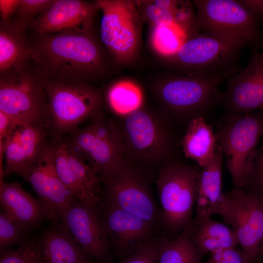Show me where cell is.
<instances>
[{
  "instance_id": "cell-1",
  "label": "cell",
  "mask_w": 263,
  "mask_h": 263,
  "mask_svg": "<svg viewBox=\"0 0 263 263\" xmlns=\"http://www.w3.org/2000/svg\"><path fill=\"white\" fill-rule=\"evenodd\" d=\"M29 60L39 78L73 84H87L103 68L98 45L90 33L80 32L38 36Z\"/></svg>"
},
{
  "instance_id": "cell-2",
  "label": "cell",
  "mask_w": 263,
  "mask_h": 263,
  "mask_svg": "<svg viewBox=\"0 0 263 263\" xmlns=\"http://www.w3.org/2000/svg\"><path fill=\"white\" fill-rule=\"evenodd\" d=\"M115 123L124 155L152 169L179 158V140L174 124L162 113L140 107Z\"/></svg>"
},
{
  "instance_id": "cell-3",
  "label": "cell",
  "mask_w": 263,
  "mask_h": 263,
  "mask_svg": "<svg viewBox=\"0 0 263 263\" xmlns=\"http://www.w3.org/2000/svg\"><path fill=\"white\" fill-rule=\"evenodd\" d=\"M230 75L180 74L167 77L157 89L161 113L174 125L186 127L194 119H206L221 106L223 92L219 87Z\"/></svg>"
},
{
  "instance_id": "cell-4",
  "label": "cell",
  "mask_w": 263,
  "mask_h": 263,
  "mask_svg": "<svg viewBox=\"0 0 263 263\" xmlns=\"http://www.w3.org/2000/svg\"><path fill=\"white\" fill-rule=\"evenodd\" d=\"M153 170L124 155L109 173L100 177L101 202L144 219L164 234L161 208L152 192Z\"/></svg>"
},
{
  "instance_id": "cell-5",
  "label": "cell",
  "mask_w": 263,
  "mask_h": 263,
  "mask_svg": "<svg viewBox=\"0 0 263 263\" xmlns=\"http://www.w3.org/2000/svg\"><path fill=\"white\" fill-rule=\"evenodd\" d=\"M202 168L179 158L162 166L155 183L159 197L164 234L178 235L192 221L197 184Z\"/></svg>"
},
{
  "instance_id": "cell-6",
  "label": "cell",
  "mask_w": 263,
  "mask_h": 263,
  "mask_svg": "<svg viewBox=\"0 0 263 263\" xmlns=\"http://www.w3.org/2000/svg\"><path fill=\"white\" fill-rule=\"evenodd\" d=\"M215 133L218 145L226 158L233 188H242L263 137V111L225 113L217 120Z\"/></svg>"
},
{
  "instance_id": "cell-7",
  "label": "cell",
  "mask_w": 263,
  "mask_h": 263,
  "mask_svg": "<svg viewBox=\"0 0 263 263\" xmlns=\"http://www.w3.org/2000/svg\"><path fill=\"white\" fill-rule=\"evenodd\" d=\"M193 3L199 32L243 48L263 40V24L239 0H195Z\"/></svg>"
},
{
  "instance_id": "cell-8",
  "label": "cell",
  "mask_w": 263,
  "mask_h": 263,
  "mask_svg": "<svg viewBox=\"0 0 263 263\" xmlns=\"http://www.w3.org/2000/svg\"><path fill=\"white\" fill-rule=\"evenodd\" d=\"M40 79L47 98V123L52 139L62 138L102 113V96L95 88Z\"/></svg>"
},
{
  "instance_id": "cell-9",
  "label": "cell",
  "mask_w": 263,
  "mask_h": 263,
  "mask_svg": "<svg viewBox=\"0 0 263 263\" xmlns=\"http://www.w3.org/2000/svg\"><path fill=\"white\" fill-rule=\"evenodd\" d=\"M243 48L207 34L188 38L174 55L166 57L180 74L232 75L242 68L239 61Z\"/></svg>"
},
{
  "instance_id": "cell-10",
  "label": "cell",
  "mask_w": 263,
  "mask_h": 263,
  "mask_svg": "<svg viewBox=\"0 0 263 263\" xmlns=\"http://www.w3.org/2000/svg\"><path fill=\"white\" fill-rule=\"evenodd\" d=\"M61 138L100 177L109 173L124 156L115 121L102 113Z\"/></svg>"
},
{
  "instance_id": "cell-11",
  "label": "cell",
  "mask_w": 263,
  "mask_h": 263,
  "mask_svg": "<svg viewBox=\"0 0 263 263\" xmlns=\"http://www.w3.org/2000/svg\"><path fill=\"white\" fill-rule=\"evenodd\" d=\"M218 214L230 225L241 249L252 263H262L260 244L263 237V197L233 188L224 192Z\"/></svg>"
},
{
  "instance_id": "cell-12",
  "label": "cell",
  "mask_w": 263,
  "mask_h": 263,
  "mask_svg": "<svg viewBox=\"0 0 263 263\" xmlns=\"http://www.w3.org/2000/svg\"><path fill=\"white\" fill-rule=\"evenodd\" d=\"M0 111L20 125H48L47 98L40 78L25 68L1 75Z\"/></svg>"
},
{
  "instance_id": "cell-13",
  "label": "cell",
  "mask_w": 263,
  "mask_h": 263,
  "mask_svg": "<svg viewBox=\"0 0 263 263\" xmlns=\"http://www.w3.org/2000/svg\"><path fill=\"white\" fill-rule=\"evenodd\" d=\"M102 12L100 35L102 40L115 57L123 62L135 56L140 41L139 14L132 2L98 0Z\"/></svg>"
},
{
  "instance_id": "cell-14",
  "label": "cell",
  "mask_w": 263,
  "mask_h": 263,
  "mask_svg": "<svg viewBox=\"0 0 263 263\" xmlns=\"http://www.w3.org/2000/svg\"><path fill=\"white\" fill-rule=\"evenodd\" d=\"M99 209L113 255L120 260L164 234L144 219L113 205L101 202Z\"/></svg>"
},
{
  "instance_id": "cell-15",
  "label": "cell",
  "mask_w": 263,
  "mask_h": 263,
  "mask_svg": "<svg viewBox=\"0 0 263 263\" xmlns=\"http://www.w3.org/2000/svg\"><path fill=\"white\" fill-rule=\"evenodd\" d=\"M250 48L246 66L226 79L221 104L225 113L263 111V41Z\"/></svg>"
},
{
  "instance_id": "cell-16",
  "label": "cell",
  "mask_w": 263,
  "mask_h": 263,
  "mask_svg": "<svg viewBox=\"0 0 263 263\" xmlns=\"http://www.w3.org/2000/svg\"><path fill=\"white\" fill-rule=\"evenodd\" d=\"M59 222L96 263H113L99 207L74 200Z\"/></svg>"
},
{
  "instance_id": "cell-17",
  "label": "cell",
  "mask_w": 263,
  "mask_h": 263,
  "mask_svg": "<svg viewBox=\"0 0 263 263\" xmlns=\"http://www.w3.org/2000/svg\"><path fill=\"white\" fill-rule=\"evenodd\" d=\"M50 136L46 123H25L19 125L0 142V159L3 157L5 159L0 182L3 176L12 173L23 177L51 142Z\"/></svg>"
},
{
  "instance_id": "cell-18",
  "label": "cell",
  "mask_w": 263,
  "mask_h": 263,
  "mask_svg": "<svg viewBox=\"0 0 263 263\" xmlns=\"http://www.w3.org/2000/svg\"><path fill=\"white\" fill-rule=\"evenodd\" d=\"M56 171L75 200L99 207L101 202L100 177L62 138L52 140Z\"/></svg>"
},
{
  "instance_id": "cell-19",
  "label": "cell",
  "mask_w": 263,
  "mask_h": 263,
  "mask_svg": "<svg viewBox=\"0 0 263 263\" xmlns=\"http://www.w3.org/2000/svg\"><path fill=\"white\" fill-rule=\"evenodd\" d=\"M52 140L22 177L38 194L47 219L56 222L75 200L56 171Z\"/></svg>"
},
{
  "instance_id": "cell-20",
  "label": "cell",
  "mask_w": 263,
  "mask_h": 263,
  "mask_svg": "<svg viewBox=\"0 0 263 263\" xmlns=\"http://www.w3.org/2000/svg\"><path fill=\"white\" fill-rule=\"evenodd\" d=\"M97 10L96 2L55 0L45 13L29 25L38 36L69 31L91 33Z\"/></svg>"
},
{
  "instance_id": "cell-21",
  "label": "cell",
  "mask_w": 263,
  "mask_h": 263,
  "mask_svg": "<svg viewBox=\"0 0 263 263\" xmlns=\"http://www.w3.org/2000/svg\"><path fill=\"white\" fill-rule=\"evenodd\" d=\"M40 263H96L60 222L45 230L36 241Z\"/></svg>"
},
{
  "instance_id": "cell-22",
  "label": "cell",
  "mask_w": 263,
  "mask_h": 263,
  "mask_svg": "<svg viewBox=\"0 0 263 263\" xmlns=\"http://www.w3.org/2000/svg\"><path fill=\"white\" fill-rule=\"evenodd\" d=\"M0 203L2 210L11 216L26 233L47 219L45 209L39 201L17 182L0 184Z\"/></svg>"
},
{
  "instance_id": "cell-23",
  "label": "cell",
  "mask_w": 263,
  "mask_h": 263,
  "mask_svg": "<svg viewBox=\"0 0 263 263\" xmlns=\"http://www.w3.org/2000/svg\"><path fill=\"white\" fill-rule=\"evenodd\" d=\"M224 154L218 145L210 162L202 168L198 179L195 208L196 216L211 217L218 214L223 201Z\"/></svg>"
},
{
  "instance_id": "cell-24",
  "label": "cell",
  "mask_w": 263,
  "mask_h": 263,
  "mask_svg": "<svg viewBox=\"0 0 263 263\" xmlns=\"http://www.w3.org/2000/svg\"><path fill=\"white\" fill-rule=\"evenodd\" d=\"M181 147L186 158L201 168L212 160L218 148L215 131L204 117L192 120L187 126L181 140Z\"/></svg>"
},
{
  "instance_id": "cell-25",
  "label": "cell",
  "mask_w": 263,
  "mask_h": 263,
  "mask_svg": "<svg viewBox=\"0 0 263 263\" xmlns=\"http://www.w3.org/2000/svg\"><path fill=\"white\" fill-rule=\"evenodd\" d=\"M26 28L10 20L1 23L0 71L1 75L25 68L30 46L25 36Z\"/></svg>"
},
{
  "instance_id": "cell-26",
  "label": "cell",
  "mask_w": 263,
  "mask_h": 263,
  "mask_svg": "<svg viewBox=\"0 0 263 263\" xmlns=\"http://www.w3.org/2000/svg\"><path fill=\"white\" fill-rule=\"evenodd\" d=\"M191 226L194 244L204 257L218 249L239 245L233 230L211 217L195 216L191 221Z\"/></svg>"
},
{
  "instance_id": "cell-27",
  "label": "cell",
  "mask_w": 263,
  "mask_h": 263,
  "mask_svg": "<svg viewBox=\"0 0 263 263\" xmlns=\"http://www.w3.org/2000/svg\"><path fill=\"white\" fill-rule=\"evenodd\" d=\"M203 257L193 241L191 222L173 238L161 237L158 263H202Z\"/></svg>"
},
{
  "instance_id": "cell-28",
  "label": "cell",
  "mask_w": 263,
  "mask_h": 263,
  "mask_svg": "<svg viewBox=\"0 0 263 263\" xmlns=\"http://www.w3.org/2000/svg\"><path fill=\"white\" fill-rule=\"evenodd\" d=\"M106 99L111 111L118 116H122L141 107L143 96L137 85L130 81L122 80L109 88Z\"/></svg>"
},
{
  "instance_id": "cell-29",
  "label": "cell",
  "mask_w": 263,
  "mask_h": 263,
  "mask_svg": "<svg viewBox=\"0 0 263 263\" xmlns=\"http://www.w3.org/2000/svg\"><path fill=\"white\" fill-rule=\"evenodd\" d=\"M185 31L175 23L153 26L151 42L154 49L168 57L175 54L187 39Z\"/></svg>"
},
{
  "instance_id": "cell-30",
  "label": "cell",
  "mask_w": 263,
  "mask_h": 263,
  "mask_svg": "<svg viewBox=\"0 0 263 263\" xmlns=\"http://www.w3.org/2000/svg\"><path fill=\"white\" fill-rule=\"evenodd\" d=\"M183 1L165 0L148 2L144 10L145 17L153 26L175 23L176 15Z\"/></svg>"
},
{
  "instance_id": "cell-31",
  "label": "cell",
  "mask_w": 263,
  "mask_h": 263,
  "mask_svg": "<svg viewBox=\"0 0 263 263\" xmlns=\"http://www.w3.org/2000/svg\"><path fill=\"white\" fill-rule=\"evenodd\" d=\"M26 233L19 223L9 214L2 210L0 213V252L15 244L24 241Z\"/></svg>"
},
{
  "instance_id": "cell-32",
  "label": "cell",
  "mask_w": 263,
  "mask_h": 263,
  "mask_svg": "<svg viewBox=\"0 0 263 263\" xmlns=\"http://www.w3.org/2000/svg\"><path fill=\"white\" fill-rule=\"evenodd\" d=\"M0 263H40L36 241L25 240L15 249L8 248L0 252Z\"/></svg>"
},
{
  "instance_id": "cell-33",
  "label": "cell",
  "mask_w": 263,
  "mask_h": 263,
  "mask_svg": "<svg viewBox=\"0 0 263 263\" xmlns=\"http://www.w3.org/2000/svg\"><path fill=\"white\" fill-rule=\"evenodd\" d=\"M252 159L250 169L242 189L263 197V137Z\"/></svg>"
},
{
  "instance_id": "cell-34",
  "label": "cell",
  "mask_w": 263,
  "mask_h": 263,
  "mask_svg": "<svg viewBox=\"0 0 263 263\" xmlns=\"http://www.w3.org/2000/svg\"><path fill=\"white\" fill-rule=\"evenodd\" d=\"M54 0H20L14 21L26 27L39 13L43 14L52 5Z\"/></svg>"
},
{
  "instance_id": "cell-35",
  "label": "cell",
  "mask_w": 263,
  "mask_h": 263,
  "mask_svg": "<svg viewBox=\"0 0 263 263\" xmlns=\"http://www.w3.org/2000/svg\"><path fill=\"white\" fill-rule=\"evenodd\" d=\"M202 263H252L242 249L236 246L212 251L207 261Z\"/></svg>"
},
{
  "instance_id": "cell-36",
  "label": "cell",
  "mask_w": 263,
  "mask_h": 263,
  "mask_svg": "<svg viewBox=\"0 0 263 263\" xmlns=\"http://www.w3.org/2000/svg\"><path fill=\"white\" fill-rule=\"evenodd\" d=\"M162 234L154 241L118 263H158V254Z\"/></svg>"
},
{
  "instance_id": "cell-37",
  "label": "cell",
  "mask_w": 263,
  "mask_h": 263,
  "mask_svg": "<svg viewBox=\"0 0 263 263\" xmlns=\"http://www.w3.org/2000/svg\"><path fill=\"white\" fill-rule=\"evenodd\" d=\"M19 125L15 119L0 111V142L7 138Z\"/></svg>"
},
{
  "instance_id": "cell-38",
  "label": "cell",
  "mask_w": 263,
  "mask_h": 263,
  "mask_svg": "<svg viewBox=\"0 0 263 263\" xmlns=\"http://www.w3.org/2000/svg\"><path fill=\"white\" fill-rule=\"evenodd\" d=\"M20 0H0L1 23L9 20L10 18L16 13Z\"/></svg>"
},
{
  "instance_id": "cell-39",
  "label": "cell",
  "mask_w": 263,
  "mask_h": 263,
  "mask_svg": "<svg viewBox=\"0 0 263 263\" xmlns=\"http://www.w3.org/2000/svg\"><path fill=\"white\" fill-rule=\"evenodd\" d=\"M263 25V0H239Z\"/></svg>"
},
{
  "instance_id": "cell-40",
  "label": "cell",
  "mask_w": 263,
  "mask_h": 263,
  "mask_svg": "<svg viewBox=\"0 0 263 263\" xmlns=\"http://www.w3.org/2000/svg\"><path fill=\"white\" fill-rule=\"evenodd\" d=\"M260 255L262 258H263V237L260 244Z\"/></svg>"
},
{
  "instance_id": "cell-41",
  "label": "cell",
  "mask_w": 263,
  "mask_h": 263,
  "mask_svg": "<svg viewBox=\"0 0 263 263\" xmlns=\"http://www.w3.org/2000/svg\"></svg>"
}]
</instances>
